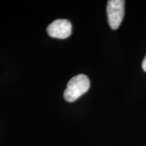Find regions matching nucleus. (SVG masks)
<instances>
[{
	"label": "nucleus",
	"mask_w": 146,
	"mask_h": 146,
	"mask_svg": "<svg viewBox=\"0 0 146 146\" xmlns=\"http://www.w3.org/2000/svg\"><path fill=\"white\" fill-rule=\"evenodd\" d=\"M90 87L89 78L81 74L72 77L67 84L64 93L65 100L68 102H73L85 94Z\"/></svg>",
	"instance_id": "nucleus-1"
},
{
	"label": "nucleus",
	"mask_w": 146,
	"mask_h": 146,
	"mask_svg": "<svg viewBox=\"0 0 146 146\" xmlns=\"http://www.w3.org/2000/svg\"><path fill=\"white\" fill-rule=\"evenodd\" d=\"M123 0H109L107 3V16L110 27L113 30L118 29L125 15Z\"/></svg>",
	"instance_id": "nucleus-2"
},
{
	"label": "nucleus",
	"mask_w": 146,
	"mask_h": 146,
	"mask_svg": "<svg viewBox=\"0 0 146 146\" xmlns=\"http://www.w3.org/2000/svg\"><path fill=\"white\" fill-rule=\"evenodd\" d=\"M47 31L52 37L60 39H66L72 33V25L68 20L58 19L49 25Z\"/></svg>",
	"instance_id": "nucleus-3"
},
{
	"label": "nucleus",
	"mask_w": 146,
	"mask_h": 146,
	"mask_svg": "<svg viewBox=\"0 0 146 146\" xmlns=\"http://www.w3.org/2000/svg\"><path fill=\"white\" fill-rule=\"evenodd\" d=\"M142 68L146 72V55L143 60V62H142Z\"/></svg>",
	"instance_id": "nucleus-4"
}]
</instances>
